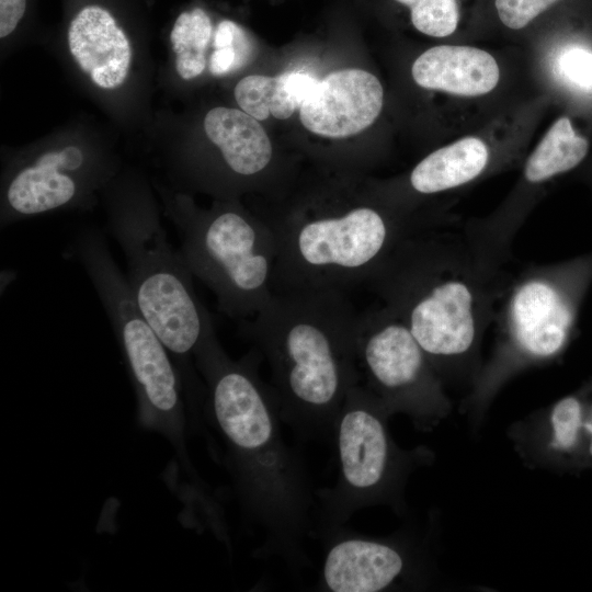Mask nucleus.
I'll return each mask as SVG.
<instances>
[{
	"label": "nucleus",
	"mask_w": 592,
	"mask_h": 592,
	"mask_svg": "<svg viewBox=\"0 0 592 592\" xmlns=\"http://www.w3.org/2000/svg\"><path fill=\"white\" fill-rule=\"evenodd\" d=\"M194 358L244 502L265 530L267 550L299 559L311 493L299 458L282 435L278 401L258 374L255 353L232 360L213 326Z\"/></svg>",
	"instance_id": "obj_1"
},
{
	"label": "nucleus",
	"mask_w": 592,
	"mask_h": 592,
	"mask_svg": "<svg viewBox=\"0 0 592 592\" xmlns=\"http://www.w3.org/2000/svg\"><path fill=\"white\" fill-rule=\"evenodd\" d=\"M358 314L340 291L274 293L243 331L266 357L282 419L305 434L333 431L358 383Z\"/></svg>",
	"instance_id": "obj_2"
},
{
	"label": "nucleus",
	"mask_w": 592,
	"mask_h": 592,
	"mask_svg": "<svg viewBox=\"0 0 592 592\" xmlns=\"http://www.w3.org/2000/svg\"><path fill=\"white\" fill-rule=\"evenodd\" d=\"M267 223L276 242L274 293L346 292L371 278L395 234L385 215L367 204L293 210Z\"/></svg>",
	"instance_id": "obj_3"
},
{
	"label": "nucleus",
	"mask_w": 592,
	"mask_h": 592,
	"mask_svg": "<svg viewBox=\"0 0 592 592\" xmlns=\"http://www.w3.org/2000/svg\"><path fill=\"white\" fill-rule=\"evenodd\" d=\"M174 208L179 252L193 276L213 292L224 315L253 318L274 294L276 242L269 223L235 206L197 212L180 202Z\"/></svg>",
	"instance_id": "obj_4"
},
{
	"label": "nucleus",
	"mask_w": 592,
	"mask_h": 592,
	"mask_svg": "<svg viewBox=\"0 0 592 592\" xmlns=\"http://www.w3.org/2000/svg\"><path fill=\"white\" fill-rule=\"evenodd\" d=\"M109 229L125 257V277L143 316L172 356L186 363L214 323L181 253L145 204L117 206Z\"/></svg>",
	"instance_id": "obj_5"
},
{
	"label": "nucleus",
	"mask_w": 592,
	"mask_h": 592,
	"mask_svg": "<svg viewBox=\"0 0 592 592\" xmlns=\"http://www.w3.org/2000/svg\"><path fill=\"white\" fill-rule=\"evenodd\" d=\"M71 253L83 266L122 348L145 421L172 434L182 431L181 378L170 352L138 308L104 236L84 230Z\"/></svg>",
	"instance_id": "obj_6"
},
{
	"label": "nucleus",
	"mask_w": 592,
	"mask_h": 592,
	"mask_svg": "<svg viewBox=\"0 0 592 592\" xmlns=\"http://www.w3.org/2000/svg\"><path fill=\"white\" fill-rule=\"evenodd\" d=\"M388 411L358 383L348 391L333 431L339 475L335 485L317 492L328 530L364 506L384 501L396 486L401 455L389 437Z\"/></svg>",
	"instance_id": "obj_7"
},
{
	"label": "nucleus",
	"mask_w": 592,
	"mask_h": 592,
	"mask_svg": "<svg viewBox=\"0 0 592 592\" xmlns=\"http://www.w3.org/2000/svg\"><path fill=\"white\" fill-rule=\"evenodd\" d=\"M355 352L368 389L388 412L406 411L418 420L431 412L428 356L400 318L386 312L358 315Z\"/></svg>",
	"instance_id": "obj_8"
},
{
	"label": "nucleus",
	"mask_w": 592,
	"mask_h": 592,
	"mask_svg": "<svg viewBox=\"0 0 592 592\" xmlns=\"http://www.w3.org/2000/svg\"><path fill=\"white\" fill-rule=\"evenodd\" d=\"M383 100V87L374 75L362 69H343L318 80L303 102L299 116L311 133L345 138L375 122Z\"/></svg>",
	"instance_id": "obj_9"
},
{
	"label": "nucleus",
	"mask_w": 592,
	"mask_h": 592,
	"mask_svg": "<svg viewBox=\"0 0 592 592\" xmlns=\"http://www.w3.org/2000/svg\"><path fill=\"white\" fill-rule=\"evenodd\" d=\"M405 568V557L394 545L338 534L326 551L320 585L330 592H378L391 587Z\"/></svg>",
	"instance_id": "obj_10"
},
{
	"label": "nucleus",
	"mask_w": 592,
	"mask_h": 592,
	"mask_svg": "<svg viewBox=\"0 0 592 592\" xmlns=\"http://www.w3.org/2000/svg\"><path fill=\"white\" fill-rule=\"evenodd\" d=\"M69 50L94 84L116 89L126 80L132 48L124 31L110 11L90 4L82 8L68 29Z\"/></svg>",
	"instance_id": "obj_11"
},
{
	"label": "nucleus",
	"mask_w": 592,
	"mask_h": 592,
	"mask_svg": "<svg viewBox=\"0 0 592 592\" xmlns=\"http://www.w3.org/2000/svg\"><path fill=\"white\" fill-rule=\"evenodd\" d=\"M80 192L78 174L67 169L60 150L42 152L8 180L1 225L67 207Z\"/></svg>",
	"instance_id": "obj_12"
},
{
	"label": "nucleus",
	"mask_w": 592,
	"mask_h": 592,
	"mask_svg": "<svg viewBox=\"0 0 592 592\" xmlns=\"http://www.w3.org/2000/svg\"><path fill=\"white\" fill-rule=\"evenodd\" d=\"M411 73L422 88L464 96L492 91L500 78L498 64L489 53L452 45L425 50L414 60Z\"/></svg>",
	"instance_id": "obj_13"
},
{
	"label": "nucleus",
	"mask_w": 592,
	"mask_h": 592,
	"mask_svg": "<svg viewBox=\"0 0 592 592\" xmlns=\"http://www.w3.org/2000/svg\"><path fill=\"white\" fill-rule=\"evenodd\" d=\"M512 327L520 346L546 357L558 352L568 334L570 312L558 291L543 281H530L515 293Z\"/></svg>",
	"instance_id": "obj_14"
},
{
	"label": "nucleus",
	"mask_w": 592,
	"mask_h": 592,
	"mask_svg": "<svg viewBox=\"0 0 592 592\" xmlns=\"http://www.w3.org/2000/svg\"><path fill=\"white\" fill-rule=\"evenodd\" d=\"M204 129L234 177L252 180L270 167L271 140L258 119L242 110L212 109L204 118Z\"/></svg>",
	"instance_id": "obj_15"
},
{
	"label": "nucleus",
	"mask_w": 592,
	"mask_h": 592,
	"mask_svg": "<svg viewBox=\"0 0 592 592\" xmlns=\"http://www.w3.org/2000/svg\"><path fill=\"white\" fill-rule=\"evenodd\" d=\"M488 157L482 140L476 137L462 138L421 160L410 174V184L422 194L459 186L482 172Z\"/></svg>",
	"instance_id": "obj_16"
},
{
	"label": "nucleus",
	"mask_w": 592,
	"mask_h": 592,
	"mask_svg": "<svg viewBox=\"0 0 592 592\" xmlns=\"http://www.w3.org/2000/svg\"><path fill=\"white\" fill-rule=\"evenodd\" d=\"M318 79L306 72L289 71L277 77L251 75L235 87L239 107L263 121L269 115L286 119L299 110Z\"/></svg>",
	"instance_id": "obj_17"
},
{
	"label": "nucleus",
	"mask_w": 592,
	"mask_h": 592,
	"mask_svg": "<svg viewBox=\"0 0 592 592\" xmlns=\"http://www.w3.org/2000/svg\"><path fill=\"white\" fill-rule=\"evenodd\" d=\"M588 149V140L574 132L570 119L560 117L530 156L525 178L536 183L569 171L583 160Z\"/></svg>",
	"instance_id": "obj_18"
},
{
	"label": "nucleus",
	"mask_w": 592,
	"mask_h": 592,
	"mask_svg": "<svg viewBox=\"0 0 592 592\" xmlns=\"http://www.w3.org/2000/svg\"><path fill=\"white\" fill-rule=\"evenodd\" d=\"M212 34V21L201 8L182 12L177 18L170 41L175 53V68L182 79H194L204 71L205 52Z\"/></svg>",
	"instance_id": "obj_19"
},
{
	"label": "nucleus",
	"mask_w": 592,
	"mask_h": 592,
	"mask_svg": "<svg viewBox=\"0 0 592 592\" xmlns=\"http://www.w3.org/2000/svg\"><path fill=\"white\" fill-rule=\"evenodd\" d=\"M214 52L209 59V71L224 76L243 67L253 52L249 34L236 22L223 20L214 34Z\"/></svg>",
	"instance_id": "obj_20"
},
{
	"label": "nucleus",
	"mask_w": 592,
	"mask_h": 592,
	"mask_svg": "<svg viewBox=\"0 0 592 592\" xmlns=\"http://www.w3.org/2000/svg\"><path fill=\"white\" fill-rule=\"evenodd\" d=\"M411 11L414 27L429 36L445 37L455 32L459 12L456 0H397Z\"/></svg>",
	"instance_id": "obj_21"
},
{
	"label": "nucleus",
	"mask_w": 592,
	"mask_h": 592,
	"mask_svg": "<svg viewBox=\"0 0 592 592\" xmlns=\"http://www.w3.org/2000/svg\"><path fill=\"white\" fill-rule=\"evenodd\" d=\"M553 429L551 445L559 451H570L578 442L582 420V409L578 399L566 397L558 401L550 415Z\"/></svg>",
	"instance_id": "obj_22"
},
{
	"label": "nucleus",
	"mask_w": 592,
	"mask_h": 592,
	"mask_svg": "<svg viewBox=\"0 0 592 592\" xmlns=\"http://www.w3.org/2000/svg\"><path fill=\"white\" fill-rule=\"evenodd\" d=\"M562 77L576 88L592 90V52L583 47H569L558 59Z\"/></svg>",
	"instance_id": "obj_23"
},
{
	"label": "nucleus",
	"mask_w": 592,
	"mask_h": 592,
	"mask_svg": "<svg viewBox=\"0 0 592 592\" xmlns=\"http://www.w3.org/2000/svg\"><path fill=\"white\" fill-rule=\"evenodd\" d=\"M557 0H496L501 22L512 30L526 26Z\"/></svg>",
	"instance_id": "obj_24"
},
{
	"label": "nucleus",
	"mask_w": 592,
	"mask_h": 592,
	"mask_svg": "<svg viewBox=\"0 0 592 592\" xmlns=\"http://www.w3.org/2000/svg\"><path fill=\"white\" fill-rule=\"evenodd\" d=\"M26 0H0V37L10 35L22 20Z\"/></svg>",
	"instance_id": "obj_25"
},
{
	"label": "nucleus",
	"mask_w": 592,
	"mask_h": 592,
	"mask_svg": "<svg viewBox=\"0 0 592 592\" xmlns=\"http://www.w3.org/2000/svg\"><path fill=\"white\" fill-rule=\"evenodd\" d=\"M584 428L592 434V419L590 422L584 423Z\"/></svg>",
	"instance_id": "obj_26"
},
{
	"label": "nucleus",
	"mask_w": 592,
	"mask_h": 592,
	"mask_svg": "<svg viewBox=\"0 0 592 592\" xmlns=\"http://www.w3.org/2000/svg\"><path fill=\"white\" fill-rule=\"evenodd\" d=\"M590 453L592 455V441H591V444H590Z\"/></svg>",
	"instance_id": "obj_27"
}]
</instances>
